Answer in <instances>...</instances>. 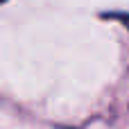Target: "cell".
<instances>
[{"label": "cell", "instance_id": "2", "mask_svg": "<svg viewBox=\"0 0 129 129\" xmlns=\"http://www.w3.org/2000/svg\"><path fill=\"white\" fill-rule=\"evenodd\" d=\"M0 2H5V0H0Z\"/></svg>", "mask_w": 129, "mask_h": 129}, {"label": "cell", "instance_id": "1", "mask_svg": "<svg viewBox=\"0 0 129 129\" xmlns=\"http://www.w3.org/2000/svg\"><path fill=\"white\" fill-rule=\"evenodd\" d=\"M113 18H120V20H122V23L129 27V16H113Z\"/></svg>", "mask_w": 129, "mask_h": 129}]
</instances>
